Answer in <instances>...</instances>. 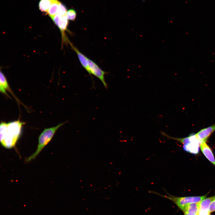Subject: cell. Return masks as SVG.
<instances>
[{"mask_svg":"<svg viewBox=\"0 0 215 215\" xmlns=\"http://www.w3.org/2000/svg\"><path fill=\"white\" fill-rule=\"evenodd\" d=\"M67 11V9L65 6L60 2L57 13L61 16H65L66 15Z\"/></svg>","mask_w":215,"mask_h":215,"instance_id":"cell-15","label":"cell"},{"mask_svg":"<svg viewBox=\"0 0 215 215\" xmlns=\"http://www.w3.org/2000/svg\"><path fill=\"white\" fill-rule=\"evenodd\" d=\"M76 15V10L72 9L68 10L66 13V16L68 19L73 21L75 20Z\"/></svg>","mask_w":215,"mask_h":215,"instance_id":"cell-14","label":"cell"},{"mask_svg":"<svg viewBox=\"0 0 215 215\" xmlns=\"http://www.w3.org/2000/svg\"><path fill=\"white\" fill-rule=\"evenodd\" d=\"M51 19L60 30L64 38V32L67 30L69 23L66 15L61 16L57 13Z\"/></svg>","mask_w":215,"mask_h":215,"instance_id":"cell-5","label":"cell"},{"mask_svg":"<svg viewBox=\"0 0 215 215\" xmlns=\"http://www.w3.org/2000/svg\"><path fill=\"white\" fill-rule=\"evenodd\" d=\"M200 142H193L183 145L184 150L193 154L199 153Z\"/></svg>","mask_w":215,"mask_h":215,"instance_id":"cell-9","label":"cell"},{"mask_svg":"<svg viewBox=\"0 0 215 215\" xmlns=\"http://www.w3.org/2000/svg\"><path fill=\"white\" fill-rule=\"evenodd\" d=\"M71 47L76 53L78 58L81 65L90 74V68L89 66L88 59L86 56L80 52L79 50L70 42H69Z\"/></svg>","mask_w":215,"mask_h":215,"instance_id":"cell-8","label":"cell"},{"mask_svg":"<svg viewBox=\"0 0 215 215\" xmlns=\"http://www.w3.org/2000/svg\"><path fill=\"white\" fill-rule=\"evenodd\" d=\"M208 210L210 213L215 211V198L211 203Z\"/></svg>","mask_w":215,"mask_h":215,"instance_id":"cell-16","label":"cell"},{"mask_svg":"<svg viewBox=\"0 0 215 215\" xmlns=\"http://www.w3.org/2000/svg\"><path fill=\"white\" fill-rule=\"evenodd\" d=\"M25 123L19 120L6 123L1 122L0 126V142L4 147L10 149L15 145Z\"/></svg>","mask_w":215,"mask_h":215,"instance_id":"cell-1","label":"cell"},{"mask_svg":"<svg viewBox=\"0 0 215 215\" xmlns=\"http://www.w3.org/2000/svg\"><path fill=\"white\" fill-rule=\"evenodd\" d=\"M201 151L206 158L214 166L215 159L211 148L207 144L206 142H201L199 145Z\"/></svg>","mask_w":215,"mask_h":215,"instance_id":"cell-7","label":"cell"},{"mask_svg":"<svg viewBox=\"0 0 215 215\" xmlns=\"http://www.w3.org/2000/svg\"><path fill=\"white\" fill-rule=\"evenodd\" d=\"M150 192L156 194L171 201L183 211L188 205L191 203H197L200 202L206 198L207 194L205 195L200 196L177 197L171 195L168 192H167V195H164L154 191H150Z\"/></svg>","mask_w":215,"mask_h":215,"instance_id":"cell-3","label":"cell"},{"mask_svg":"<svg viewBox=\"0 0 215 215\" xmlns=\"http://www.w3.org/2000/svg\"><path fill=\"white\" fill-rule=\"evenodd\" d=\"M215 131V124L202 129L199 131L195 135L201 142H206L210 135Z\"/></svg>","mask_w":215,"mask_h":215,"instance_id":"cell-6","label":"cell"},{"mask_svg":"<svg viewBox=\"0 0 215 215\" xmlns=\"http://www.w3.org/2000/svg\"><path fill=\"white\" fill-rule=\"evenodd\" d=\"M215 198V195L203 199L199 202V210H208L209 205L212 201Z\"/></svg>","mask_w":215,"mask_h":215,"instance_id":"cell-12","label":"cell"},{"mask_svg":"<svg viewBox=\"0 0 215 215\" xmlns=\"http://www.w3.org/2000/svg\"><path fill=\"white\" fill-rule=\"evenodd\" d=\"M89 66L90 74H93L98 78L102 82L106 89L108 88V85L105 79V72L102 70L94 62L88 59Z\"/></svg>","mask_w":215,"mask_h":215,"instance_id":"cell-4","label":"cell"},{"mask_svg":"<svg viewBox=\"0 0 215 215\" xmlns=\"http://www.w3.org/2000/svg\"><path fill=\"white\" fill-rule=\"evenodd\" d=\"M67 122L60 123L56 126L45 128L39 136L38 144L36 151L26 160L29 162L35 159L40 153L51 140L57 130Z\"/></svg>","mask_w":215,"mask_h":215,"instance_id":"cell-2","label":"cell"},{"mask_svg":"<svg viewBox=\"0 0 215 215\" xmlns=\"http://www.w3.org/2000/svg\"><path fill=\"white\" fill-rule=\"evenodd\" d=\"M55 0H40L39 7L42 12L47 13V11L53 2Z\"/></svg>","mask_w":215,"mask_h":215,"instance_id":"cell-13","label":"cell"},{"mask_svg":"<svg viewBox=\"0 0 215 215\" xmlns=\"http://www.w3.org/2000/svg\"><path fill=\"white\" fill-rule=\"evenodd\" d=\"M198 215H199V213H198Z\"/></svg>","mask_w":215,"mask_h":215,"instance_id":"cell-19","label":"cell"},{"mask_svg":"<svg viewBox=\"0 0 215 215\" xmlns=\"http://www.w3.org/2000/svg\"><path fill=\"white\" fill-rule=\"evenodd\" d=\"M9 86L7 79L3 73L0 71V91L2 93L8 96L6 91L10 90Z\"/></svg>","mask_w":215,"mask_h":215,"instance_id":"cell-10","label":"cell"},{"mask_svg":"<svg viewBox=\"0 0 215 215\" xmlns=\"http://www.w3.org/2000/svg\"><path fill=\"white\" fill-rule=\"evenodd\" d=\"M184 215H198V213H196L194 212H189L187 211L183 212Z\"/></svg>","mask_w":215,"mask_h":215,"instance_id":"cell-18","label":"cell"},{"mask_svg":"<svg viewBox=\"0 0 215 215\" xmlns=\"http://www.w3.org/2000/svg\"><path fill=\"white\" fill-rule=\"evenodd\" d=\"M209 210H199V215H211Z\"/></svg>","mask_w":215,"mask_h":215,"instance_id":"cell-17","label":"cell"},{"mask_svg":"<svg viewBox=\"0 0 215 215\" xmlns=\"http://www.w3.org/2000/svg\"><path fill=\"white\" fill-rule=\"evenodd\" d=\"M59 2L58 0H55L50 6L47 13L51 19L58 13Z\"/></svg>","mask_w":215,"mask_h":215,"instance_id":"cell-11","label":"cell"}]
</instances>
